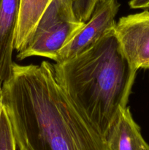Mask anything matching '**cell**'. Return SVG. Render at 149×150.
<instances>
[{
  "mask_svg": "<svg viewBox=\"0 0 149 150\" xmlns=\"http://www.w3.org/2000/svg\"><path fill=\"white\" fill-rule=\"evenodd\" d=\"M84 23L74 15L71 0H52L23 48L18 51L17 59L36 56L54 61Z\"/></svg>",
  "mask_w": 149,
  "mask_h": 150,
  "instance_id": "obj_3",
  "label": "cell"
},
{
  "mask_svg": "<svg viewBox=\"0 0 149 150\" xmlns=\"http://www.w3.org/2000/svg\"><path fill=\"white\" fill-rule=\"evenodd\" d=\"M129 4L132 9H148L149 0H130Z\"/></svg>",
  "mask_w": 149,
  "mask_h": 150,
  "instance_id": "obj_11",
  "label": "cell"
},
{
  "mask_svg": "<svg viewBox=\"0 0 149 150\" xmlns=\"http://www.w3.org/2000/svg\"><path fill=\"white\" fill-rule=\"evenodd\" d=\"M52 0H20L14 49L20 51Z\"/></svg>",
  "mask_w": 149,
  "mask_h": 150,
  "instance_id": "obj_8",
  "label": "cell"
},
{
  "mask_svg": "<svg viewBox=\"0 0 149 150\" xmlns=\"http://www.w3.org/2000/svg\"><path fill=\"white\" fill-rule=\"evenodd\" d=\"M114 28L85 52L53 64L60 86L105 138L119 110L127 106L137 73Z\"/></svg>",
  "mask_w": 149,
  "mask_h": 150,
  "instance_id": "obj_2",
  "label": "cell"
},
{
  "mask_svg": "<svg viewBox=\"0 0 149 150\" xmlns=\"http://www.w3.org/2000/svg\"><path fill=\"white\" fill-rule=\"evenodd\" d=\"M0 150H16L10 120L3 106L0 117Z\"/></svg>",
  "mask_w": 149,
  "mask_h": 150,
  "instance_id": "obj_9",
  "label": "cell"
},
{
  "mask_svg": "<svg viewBox=\"0 0 149 150\" xmlns=\"http://www.w3.org/2000/svg\"><path fill=\"white\" fill-rule=\"evenodd\" d=\"M115 33L124 56L134 71L149 70V11L121 17Z\"/></svg>",
  "mask_w": 149,
  "mask_h": 150,
  "instance_id": "obj_5",
  "label": "cell"
},
{
  "mask_svg": "<svg viewBox=\"0 0 149 150\" xmlns=\"http://www.w3.org/2000/svg\"><path fill=\"white\" fill-rule=\"evenodd\" d=\"M20 0H0V83L10 76Z\"/></svg>",
  "mask_w": 149,
  "mask_h": 150,
  "instance_id": "obj_6",
  "label": "cell"
},
{
  "mask_svg": "<svg viewBox=\"0 0 149 150\" xmlns=\"http://www.w3.org/2000/svg\"><path fill=\"white\" fill-rule=\"evenodd\" d=\"M119 7L118 0H100L90 18L61 49L54 62L70 59L93 47L106 32L115 27V16Z\"/></svg>",
  "mask_w": 149,
  "mask_h": 150,
  "instance_id": "obj_4",
  "label": "cell"
},
{
  "mask_svg": "<svg viewBox=\"0 0 149 150\" xmlns=\"http://www.w3.org/2000/svg\"><path fill=\"white\" fill-rule=\"evenodd\" d=\"M1 110H2V90H1V84L0 83V117H1Z\"/></svg>",
  "mask_w": 149,
  "mask_h": 150,
  "instance_id": "obj_12",
  "label": "cell"
},
{
  "mask_svg": "<svg viewBox=\"0 0 149 150\" xmlns=\"http://www.w3.org/2000/svg\"><path fill=\"white\" fill-rule=\"evenodd\" d=\"M110 150H149L128 106L119 110L105 136Z\"/></svg>",
  "mask_w": 149,
  "mask_h": 150,
  "instance_id": "obj_7",
  "label": "cell"
},
{
  "mask_svg": "<svg viewBox=\"0 0 149 150\" xmlns=\"http://www.w3.org/2000/svg\"><path fill=\"white\" fill-rule=\"evenodd\" d=\"M73 12L77 19L86 23L100 0H71Z\"/></svg>",
  "mask_w": 149,
  "mask_h": 150,
  "instance_id": "obj_10",
  "label": "cell"
},
{
  "mask_svg": "<svg viewBox=\"0 0 149 150\" xmlns=\"http://www.w3.org/2000/svg\"><path fill=\"white\" fill-rule=\"evenodd\" d=\"M1 90L16 150H110L105 136L58 83L51 63L13 62Z\"/></svg>",
  "mask_w": 149,
  "mask_h": 150,
  "instance_id": "obj_1",
  "label": "cell"
}]
</instances>
